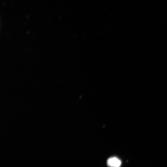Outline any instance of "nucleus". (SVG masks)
Segmentation results:
<instances>
[{"instance_id": "1", "label": "nucleus", "mask_w": 167, "mask_h": 167, "mask_svg": "<svg viewBox=\"0 0 167 167\" xmlns=\"http://www.w3.org/2000/svg\"><path fill=\"white\" fill-rule=\"evenodd\" d=\"M107 165L110 167H119L121 164V160L116 157L109 158L107 161Z\"/></svg>"}]
</instances>
